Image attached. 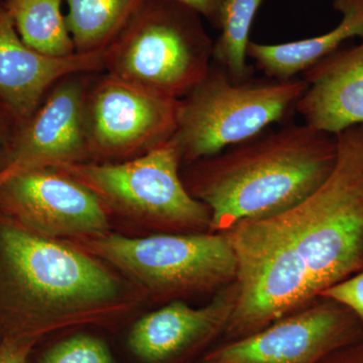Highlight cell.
Wrapping results in <instances>:
<instances>
[{"instance_id":"cell-1","label":"cell","mask_w":363,"mask_h":363,"mask_svg":"<svg viewBox=\"0 0 363 363\" xmlns=\"http://www.w3.org/2000/svg\"><path fill=\"white\" fill-rule=\"evenodd\" d=\"M327 180L281 213L226 231L238 297L225 332L238 339L298 311L363 269V124L336 135Z\"/></svg>"},{"instance_id":"cell-2","label":"cell","mask_w":363,"mask_h":363,"mask_svg":"<svg viewBox=\"0 0 363 363\" xmlns=\"http://www.w3.org/2000/svg\"><path fill=\"white\" fill-rule=\"evenodd\" d=\"M336 161V135L292 123L188 164L181 176L189 193L209 209V233H226L303 201L330 176Z\"/></svg>"},{"instance_id":"cell-3","label":"cell","mask_w":363,"mask_h":363,"mask_svg":"<svg viewBox=\"0 0 363 363\" xmlns=\"http://www.w3.org/2000/svg\"><path fill=\"white\" fill-rule=\"evenodd\" d=\"M45 238L16 222L0 227V266L11 290L30 308L28 332L45 331L54 315H80L112 304L121 284L96 257L69 241Z\"/></svg>"},{"instance_id":"cell-4","label":"cell","mask_w":363,"mask_h":363,"mask_svg":"<svg viewBox=\"0 0 363 363\" xmlns=\"http://www.w3.org/2000/svg\"><path fill=\"white\" fill-rule=\"evenodd\" d=\"M214 43L196 11L177 0H143L102 55L104 72L180 100L207 75Z\"/></svg>"},{"instance_id":"cell-5","label":"cell","mask_w":363,"mask_h":363,"mask_svg":"<svg viewBox=\"0 0 363 363\" xmlns=\"http://www.w3.org/2000/svg\"><path fill=\"white\" fill-rule=\"evenodd\" d=\"M247 80H234L212 63L201 82L179 100L177 128L169 142L182 166L214 156L272 128L296 111L307 88L303 78Z\"/></svg>"},{"instance_id":"cell-6","label":"cell","mask_w":363,"mask_h":363,"mask_svg":"<svg viewBox=\"0 0 363 363\" xmlns=\"http://www.w3.org/2000/svg\"><path fill=\"white\" fill-rule=\"evenodd\" d=\"M67 241L109 262L157 298L216 293L238 279V259L227 233L138 238L107 233Z\"/></svg>"},{"instance_id":"cell-7","label":"cell","mask_w":363,"mask_h":363,"mask_svg":"<svg viewBox=\"0 0 363 363\" xmlns=\"http://www.w3.org/2000/svg\"><path fill=\"white\" fill-rule=\"evenodd\" d=\"M171 142L118 162H74L59 169L92 191L109 214L121 215L161 233H209L211 215L189 193Z\"/></svg>"},{"instance_id":"cell-8","label":"cell","mask_w":363,"mask_h":363,"mask_svg":"<svg viewBox=\"0 0 363 363\" xmlns=\"http://www.w3.org/2000/svg\"><path fill=\"white\" fill-rule=\"evenodd\" d=\"M178 111L179 100L93 74L85 99L90 162L130 161L161 147L175 133Z\"/></svg>"},{"instance_id":"cell-9","label":"cell","mask_w":363,"mask_h":363,"mask_svg":"<svg viewBox=\"0 0 363 363\" xmlns=\"http://www.w3.org/2000/svg\"><path fill=\"white\" fill-rule=\"evenodd\" d=\"M363 340V325L347 308L319 297L262 330L212 351L207 363H319Z\"/></svg>"},{"instance_id":"cell-10","label":"cell","mask_w":363,"mask_h":363,"mask_svg":"<svg viewBox=\"0 0 363 363\" xmlns=\"http://www.w3.org/2000/svg\"><path fill=\"white\" fill-rule=\"evenodd\" d=\"M0 210L23 228L55 240L100 235L111 225L97 196L52 167L0 181Z\"/></svg>"},{"instance_id":"cell-11","label":"cell","mask_w":363,"mask_h":363,"mask_svg":"<svg viewBox=\"0 0 363 363\" xmlns=\"http://www.w3.org/2000/svg\"><path fill=\"white\" fill-rule=\"evenodd\" d=\"M94 73L59 80L30 118L11 136L0 181L30 169L90 162L85 133V99Z\"/></svg>"},{"instance_id":"cell-12","label":"cell","mask_w":363,"mask_h":363,"mask_svg":"<svg viewBox=\"0 0 363 363\" xmlns=\"http://www.w3.org/2000/svg\"><path fill=\"white\" fill-rule=\"evenodd\" d=\"M102 52L52 58L21 40L0 4V106L18 124L33 116L52 86L72 74L104 71Z\"/></svg>"},{"instance_id":"cell-13","label":"cell","mask_w":363,"mask_h":363,"mask_svg":"<svg viewBox=\"0 0 363 363\" xmlns=\"http://www.w3.org/2000/svg\"><path fill=\"white\" fill-rule=\"evenodd\" d=\"M238 297V286L234 281L215 293L201 308H192L181 300L171 301L136 322L128 338L130 350L149 363L180 357L225 331Z\"/></svg>"},{"instance_id":"cell-14","label":"cell","mask_w":363,"mask_h":363,"mask_svg":"<svg viewBox=\"0 0 363 363\" xmlns=\"http://www.w3.org/2000/svg\"><path fill=\"white\" fill-rule=\"evenodd\" d=\"M303 79L307 88L296 112L305 123L332 135L363 124V40L322 60Z\"/></svg>"},{"instance_id":"cell-15","label":"cell","mask_w":363,"mask_h":363,"mask_svg":"<svg viewBox=\"0 0 363 363\" xmlns=\"http://www.w3.org/2000/svg\"><path fill=\"white\" fill-rule=\"evenodd\" d=\"M333 7L342 14V18L329 32L283 44L250 42L247 58L267 78L291 80L337 52L346 40L363 38V0H334Z\"/></svg>"},{"instance_id":"cell-16","label":"cell","mask_w":363,"mask_h":363,"mask_svg":"<svg viewBox=\"0 0 363 363\" xmlns=\"http://www.w3.org/2000/svg\"><path fill=\"white\" fill-rule=\"evenodd\" d=\"M65 16L77 54L102 52L116 39L143 0H65Z\"/></svg>"},{"instance_id":"cell-17","label":"cell","mask_w":363,"mask_h":363,"mask_svg":"<svg viewBox=\"0 0 363 363\" xmlns=\"http://www.w3.org/2000/svg\"><path fill=\"white\" fill-rule=\"evenodd\" d=\"M61 4L62 0L4 2L21 40L35 51L52 58H66L76 54Z\"/></svg>"},{"instance_id":"cell-18","label":"cell","mask_w":363,"mask_h":363,"mask_svg":"<svg viewBox=\"0 0 363 363\" xmlns=\"http://www.w3.org/2000/svg\"><path fill=\"white\" fill-rule=\"evenodd\" d=\"M264 0H223L222 4L220 35L214 43L213 60L234 79L247 80V48L253 20Z\"/></svg>"},{"instance_id":"cell-19","label":"cell","mask_w":363,"mask_h":363,"mask_svg":"<svg viewBox=\"0 0 363 363\" xmlns=\"http://www.w3.org/2000/svg\"><path fill=\"white\" fill-rule=\"evenodd\" d=\"M40 363H116L104 341L94 336H72L55 344Z\"/></svg>"},{"instance_id":"cell-20","label":"cell","mask_w":363,"mask_h":363,"mask_svg":"<svg viewBox=\"0 0 363 363\" xmlns=\"http://www.w3.org/2000/svg\"><path fill=\"white\" fill-rule=\"evenodd\" d=\"M319 297L331 298L347 308L363 325V269L327 289Z\"/></svg>"},{"instance_id":"cell-21","label":"cell","mask_w":363,"mask_h":363,"mask_svg":"<svg viewBox=\"0 0 363 363\" xmlns=\"http://www.w3.org/2000/svg\"><path fill=\"white\" fill-rule=\"evenodd\" d=\"M40 335L18 331L11 334L0 344V363H26L28 354Z\"/></svg>"},{"instance_id":"cell-22","label":"cell","mask_w":363,"mask_h":363,"mask_svg":"<svg viewBox=\"0 0 363 363\" xmlns=\"http://www.w3.org/2000/svg\"><path fill=\"white\" fill-rule=\"evenodd\" d=\"M177 1L190 7L200 16L209 21L215 28H219L223 0H177Z\"/></svg>"},{"instance_id":"cell-23","label":"cell","mask_w":363,"mask_h":363,"mask_svg":"<svg viewBox=\"0 0 363 363\" xmlns=\"http://www.w3.org/2000/svg\"><path fill=\"white\" fill-rule=\"evenodd\" d=\"M319 363H363V340L331 353Z\"/></svg>"},{"instance_id":"cell-24","label":"cell","mask_w":363,"mask_h":363,"mask_svg":"<svg viewBox=\"0 0 363 363\" xmlns=\"http://www.w3.org/2000/svg\"><path fill=\"white\" fill-rule=\"evenodd\" d=\"M4 128H6V123L4 121V116H2V113H0V143H2L4 136H6Z\"/></svg>"},{"instance_id":"cell-25","label":"cell","mask_w":363,"mask_h":363,"mask_svg":"<svg viewBox=\"0 0 363 363\" xmlns=\"http://www.w3.org/2000/svg\"><path fill=\"white\" fill-rule=\"evenodd\" d=\"M207 363V362H206Z\"/></svg>"}]
</instances>
